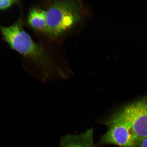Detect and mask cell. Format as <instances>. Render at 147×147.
Listing matches in <instances>:
<instances>
[{
  "mask_svg": "<svg viewBox=\"0 0 147 147\" xmlns=\"http://www.w3.org/2000/svg\"><path fill=\"white\" fill-rule=\"evenodd\" d=\"M139 147H147V137L139 141Z\"/></svg>",
  "mask_w": 147,
  "mask_h": 147,
  "instance_id": "ba28073f",
  "label": "cell"
},
{
  "mask_svg": "<svg viewBox=\"0 0 147 147\" xmlns=\"http://www.w3.org/2000/svg\"><path fill=\"white\" fill-rule=\"evenodd\" d=\"M108 127L106 133L101 138L99 144H115L121 147H138L139 141L131 130L121 123L102 121Z\"/></svg>",
  "mask_w": 147,
  "mask_h": 147,
  "instance_id": "277c9868",
  "label": "cell"
},
{
  "mask_svg": "<svg viewBox=\"0 0 147 147\" xmlns=\"http://www.w3.org/2000/svg\"><path fill=\"white\" fill-rule=\"evenodd\" d=\"M28 22L30 26L35 30L47 34L45 11L38 8L32 9L28 14Z\"/></svg>",
  "mask_w": 147,
  "mask_h": 147,
  "instance_id": "8992f818",
  "label": "cell"
},
{
  "mask_svg": "<svg viewBox=\"0 0 147 147\" xmlns=\"http://www.w3.org/2000/svg\"><path fill=\"white\" fill-rule=\"evenodd\" d=\"M103 120L124 124L139 141L147 137V98L128 104Z\"/></svg>",
  "mask_w": 147,
  "mask_h": 147,
  "instance_id": "3957f363",
  "label": "cell"
},
{
  "mask_svg": "<svg viewBox=\"0 0 147 147\" xmlns=\"http://www.w3.org/2000/svg\"><path fill=\"white\" fill-rule=\"evenodd\" d=\"M18 2L16 0H0V10H6Z\"/></svg>",
  "mask_w": 147,
  "mask_h": 147,
  "instance_id": "52a82bcc",
  "label": "cell"
},
{
  "mask_svg": "<svg viewBox=\"0 0 147 147\" xmlns=\"http://www.w3.org/2000/svg\"><path fill=\"white\" fill-rule=\"evenodd\" d=\"M93 129L89 128L78 135H67L62 137L60 147H96L93 140Z\"/></svg>",
  "mask_w": 147,
  "mask_h": 147,
  "instance_id": "5b68a950",
  "label": "cell"
},
{
  "mask_svg": "<svg viewBox=\"0 0 147 147\" xmlns=\"http://www.w3.org/2000/svg\"><path fill=\"white\" fill-rule=\"evenodd\" d=\"M0 32L3 39L11 48L32 62L44 71L47 76L53 72H59L45 48L33 41L24 30L20 21L8 26H0Z\"/></svg>",
  "mask_w": 147,
  "mask_h": 147,
  "instance_id": "6da1fadb",
  "label": "cell"
},
{
  "mask_svg": "<svg viewBox=\"0 0 147 147\" xmlns=\"http://www.w3.org/2000/svg\"><path fill=\"white\" fill-rule=\"evenodd\" d=\"M47 34L60 36L71 29L82 17V7L76 1H56L45 11Z\"/></svg>",
  "mask_w": 147,
  "mask_h": 147,
  "instance_id": "7a4b0ae2",
  "label": "cell"
}]
</instances>
